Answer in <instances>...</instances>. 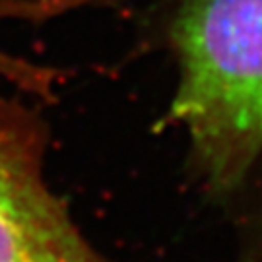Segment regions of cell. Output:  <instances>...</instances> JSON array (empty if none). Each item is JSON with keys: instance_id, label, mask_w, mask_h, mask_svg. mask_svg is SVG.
Returning <instances> with one entry per match:
<instances>
[{"instance_id": "6da1fadb", "label": "cell", "mask_w": 262, "mask_h": 262, "mask_svg": "<svg viewBox=\"0 0 262 262\" xmlns=\"http://www.w3.org/2000/svg\"><path fill=\"white\" fill-rule=\"evenodd\" d=\"M181 130L200 188L262 262V0H158Z\"/></svg>"}, {"instance_id": "7a4b0ae2", "label": "cell", "mask_w": 262, "mask_h": 262, "mask_svg": "<svg viewBox=\"0 0 262 262\" xmlns=\"http://www.w3.org/2000/svg\"><path fill=\"white\" fill-rule=\"evenodd\" d=\"M47 151L37 107L0 90V262H109L53 192Z\"/></svg>"}, {"instance_id": "3957f363", "label": "cell", "mask_w": 262, "mask_h": 262, "mask_svg": "<svg viewBox=\"0 0 262 262\" xmlns=\"http://www.w3.org/2000/svg\"><path fill=\"white\" fill-rule=\"evenodd\" d=\"M49 21L39 8L19 0H0V21ZM64 80V72L53 64H43L0 47V84L10 85L16 94L41 103L56 101V90Z\"/></svg>"}, {"instance_id": "277c9868", "label": "cell", "mask_w": 262, "mask_h": 262, "mask_svg": "<svg viewBox=\"0 0 262 262\" xmlns=\"http://www.w3.org/2000/svg\"><path fill=\"white\" fill-rule=\"evenodd\" d=\"M39 8L49 19L62 18L66 14L80 12L90 8H105V6H117L122 0H19Z\"/></svg>"}]
</instances>
